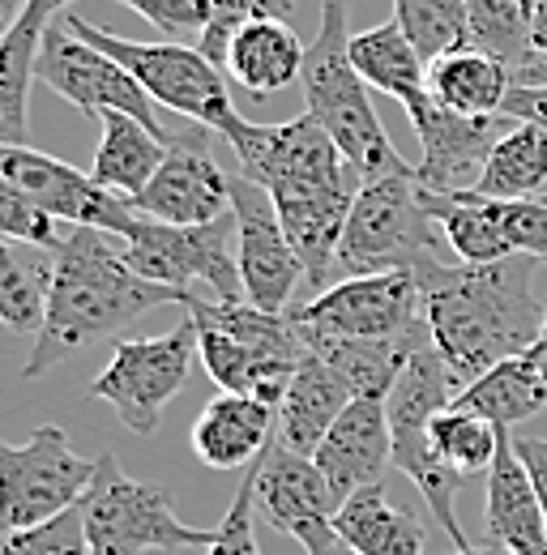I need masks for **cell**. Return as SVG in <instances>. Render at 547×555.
Listing matches in <instances>:
<instances>
[{"label": "cell", "instance_id": "obj_39", "mask_svg": "<svg viewBox=\"0 0 547 555\" xmlns=\"http://www.w3.org/2000/svg\"><path fill=\"white\" fill-rule=\"evenodd\" d=\"M253 470L244 475V483L236 491V500H231V508H227V517L218 521V539H214V547L205 555H262L257 547V534H253Z\"/></svg>", "mask_w": 547, "mask_h": 555}, {"label": "cell", "instance_id": "obj_11", "mask_svg": "<svg viewBox=\"0 0 547 555\" xmlns=\"http://www.w3.org/2000/svg\"><path fill=\"white\" fill-rule=\"evenodd\" d=\"M193 359H198V325L185 317L171 334L116 343L90 393L107 402L133 436H154L171 398L189 385Z\"/></svg>", "mask_w": 547, "mask_h": 555}, {"label": "cell", "instance_id": "obj_38", "mask_svg": "<svg viewBox=\"0 0 547 555\" xmlns=\"http://www.w3.org/2000/svg\"><path fill=\"white\" fill-rule=\"evenodd\" d=\"M141 13L150 26L167 35V43H202L205 26L214 17V0H116Z\"/></svg>", "mask_w": 547, "mask_h": 555}, {"label": "cell", "instance_id": "obj_16", "mask_svg": "<svg viewBox=\"0 0 547 555\" xmlns=\"http://www.w3.org/2000/svg\"><path fill=\"white\" fill-rule=\"evenodd\" d=\"M0 176L68 227H103L112 235H125L137 222V209L125 197L107 193L90 171H77L35 145H0Z\"/></svg>", "mask_w": 547, "mask_h": 555}, {"label": "cell", "instance_id": "obj_19", "mask_svg": "<svg viewBox=\"0 0 547 555\" xmlns=\"http://www.w3.org/2000/svg\"><path fill=\"white\" fill-rule=\"evenodd\" d=\"M313 457L326 470L339 500L381 483L385 470L394 466V436H390L385 398H355L339 415V423L326 431V440L317 444Z\"/></svg>", "mask_w": 547, "mask_h": 555}, {"label": "cell", "instance_id": "obj_5", "mask_svg": "<svg viewBox=\"0 0 547 555\" xmlns=\"http://www.w3.org/2000/svg\"><path fill=\"white\" fill-rule=\"evenodd\" d=\"M462 393V385L454 380V372L445 367V359L436 354V347H419L410 354V363L403 367L398 385L385 398V415H390V436H394V466L407 475L410 483L419 487V495L428 500L432 517L441 521V530L454 539V547H471L467 530L458 526V508L454 495L462 475H454L436 449H432V418L454 406V398Z\"/></svg>", "mask_w": 547, "mask_h": 555}, {"label": "cell", "instance_id": "obj_10", "mask_svg": "<svg viewBox=\"0 0 547 555\" xmlns=\"http://www.w3.org/2000/svg\"><path fill=\"white\" fill-rule=\"evenodd\" d=\"M90 457L73 453L61 427H39L26 444L0 440V534L35 530L81 504L94 483Z\"/></svg>", "mask_w": 547, "mask_h": 555}, {"label": "cell", "instance_id": "obj_18", "mask_svg": "<svg viewBox=\"0 0 547 555\" xmlns=\"http://www.w3.org/2000/svg\"><path fill=\"white\" fill-rule=\"evenodd\" d=\"M249 470H253V513L278 534L295 539L313 521H334V513L342 508V500L334 495L326 470L317 466V457L295 453L278 440Z\"/></svg>", "mask_w": 547, "mask_h": 555}, {"label": "cell", "instance_id": "obj_8", "mask_svg": "<svg viewBox=\"0 0 547 555\" xmlns=\"http://www.w3.org/2000/svg\"><path fill=\"white\" fill-rule=\"evenodd\" d=\"M65 26L77 39H86L99 52H107L112 61H120L163 112H176L180 120L202 125L209 133H222V125L236 116L227 73L218 69L202 48H193V43H137V39H125L116 30L90 26L73 13H68Z\"/></svg>", "mask_w": 547, "mask_h": 555}, {"label": "cell", "instance_id": "obj_15", "mask_svg": "<svg viewBox=\"0 0 547 555\" xmlns=\"http://www.w3.org/2000/svg\"><path fill=\"white\" fill-rule=\"evenodd\" d=\"M205 138H209V129L202 125H185L167 138L163 167L141 189V197L129 202L141 218L198 227V222H214V218L231 214V176L218 167Z\"/></svg>", "mask_w": 547, "mask_h": 555}, {"label": "cell", "instance_id": "obj_6", "mask_svg": "<svg viewBox=\"0 0 547 555\" xmlns=\"http://www.w3.org/2000/svg\"><path fill=\"white\" fill-rule=\"evenodd\" d=\"M441 248H445V235L423 206V189L415 171L364 180L342 231L339 278L390 274V270L419 274L445 261Z\"/></svg>", "mask_w": 547, "mask_h": 555}, {"label": "cell", "instance_id": "obj_48", "mask_svg": "<svg viewBox=\"0 0 547 555\" xmlns=\"http://www.w3.org/2000/svg\"><path fill=\"white\" fill-rule=\"evenodd\" d=\"M9 30H13V26H9V22H4V17H0V39H4V35H9Z\"/></svg>", "mask_w": 547, "mask_h": 555}, {"label": "cell", "instance_id": "obj_25", "mask_svg": "<svg viewBox=\"0 0 547 555\" xmlns=\"http://www.w3.org/2000/svg\"><path fill=\"white\" fill-rule=\"evenodd\" d=\"M454 406L487 418L500 431H518L526 418H535L547 406V380H544L539 350L500 359L496 367H487L479 380H471L454 398Z\"/></svg>", "mask_w": 547, "mask_h": 555}, {"label": "cell", "instance_id": "obj_44", "mask_svg": "<svg viewBox=\"0 0 547 555\" xmlns=\"http://www.w3.org/2000/svg\"><path fill=\"white\" fill-rule=\"evenodd\" d=\"M26 4H30L35 13H43L48 22H56V13H65L68 4H73V0H26Z\"/></svg>", "mask_w": 547, "mask_h": 555}, {"label": "cell", "instance_id": "obj_36", "mask_svg": "<svg viewBox=\"0 0 547 555\" xmlns=\"http://www.w3.org/2000/svg\"><path fill=\"white\" fill-rule=\"evenodd\" d=\"M0 555H90L81 504L52 517V521H43V526H35V530L0 534Z\"/></svg>", "mask_w": 547, "mask_h": 555}, {"label": "cell", "instance_id": "obj_43", "mask_svg": "<svg viewBox=\"0 0 547 555\" xmlns=\"http://www.w3.org/2000/svg\"><path fill=\"white\" fill-rule=\"evenodd\" d=\"M513 86H547V61H535L522 73H513Z\"/></svg>", "mask_w": 547, "mask_h": 555}, {"label": "cell", "instance_id": "obj_49", "mask_svg": "<svg viewBox=\"0 0 547 555\" xmlns=\"http://www.w3.org/2000/svg\"><path fill=\"white\" fill-rule=\"evenodd\" d=\"M539 347H547V312H544V338H539Z\"/></svg>", "mask_w": 547, "mask_h": 555}, {"label": "cell", "instance_id": "obj_31", "mask_svg": "<svg viewBox=\"0 0 547 555\" xmlns=\"http://www.w3.org/2000/svg\"><path fill=\"white\" fill-rule=\"evenodd\" d=\"M547 189V129L539 125H513L496 141L492 158L483 163L471 197L487 202H526Z\"/></svg>", "mask_w": 547, "mask_h": 555}, {"label": "cell", "instance_id": "obj_40", "mask_svg": "<svg viewBox=\"0 0 547 555\" xmlns=\"http://www.w3.org/2000/svg\"><path fill=\"white\" fill-rule=\"evenodd\" d=\"M500 112L513 116V120H522V125L547 129V86H513Z\"/></svg>", "mask_w": 547, "mask_h": 555}, {"label": "cell", "instance_id": "obj_32", "mask_svg": "<svg viewBox=\"0 0 547 555\" xmlns=\"http://www.w3.org/2000/svg\"><path fill=\"white\" fill-rule=\"evenodd\" d=\"M531 22L535 0H467V43L496 56L513 73L539 61L531 43Z\"/></svg>", "mask_w": 547, "mask_h": 555}, {"label": "cell", "instance_id": "obj_46", "mask_svg": "<svg viewBox=\"0 0 547 555\" xmlns=\"http://www.w3.org/2000/svg\"><path fill=\"white\" fill-rule=\"evenodd\" d=\"M454 555H513V552H509V547H500V543H492V539H487V543H479V547H475V543H471V547H458V552H454Z\"/></svg>", "mask_w": 547, "mask_h": 555}, {"label": "cell", "instance_id": "obj_26", "mask_svg": "<svg viewBox=\"0 0 547 555\" xmlns=\"http://www.w3.org/2000/svg\"><path fill=\"white\" fill-rule=\"evenodd\" d=\"M334 530L359 555H423L428 547V530L419 526V517L394 504L381 483L346 495L334 513Z\"/></svg>", "mask_w": 547, "mask_h": 555}, {"label": "cell", "instance_id": "obj_29", "mask_svg": "<svg viewBox=\"0 0 547 555\" xmlns=\"http://www.w3.org/2000/svg\"><path fill=\"white\" fill-rule=\"evenodd\" d=\"M56 274V248L0 235V325L9 334H39Z\"/></svg>", "mask_w": 547, "mask_h": 555}, {"label": "cell", "instance_id": "obj_35", "mask_svg": "<svg viewBox=\"0 0 547 555\" xmlns=\"http://www.w3.org/2000/svg\"><path fill=\"white\" fill-rule=\"evenodd\" d=\"M262 17H282V22H291V17H295V0H214V17H209V26H205L198 48L222 69L236 30L249 26V22H262Z\"/></svg>", "mask_w": 547, "mask_h": 555}, {"label": "cell", "instance_id": "obj_7", "mask_svg": "<svg viewBox=\"0 0 547 555\" xmlns=\"http://www.w3.org/2000/svg\"><path fill=\"white\" fill-rule=\"evenodd\" d=\"M94 483L81 495L86 547L90 555H145V552H209L218 530L180 521L171 495L158 483H137L112 453L94 457Z\"/></svg>", "mask_w": 547, "mask_h": 555}, {"label": "cell", "instance_id": "obj_13", "mask_svg": "<svg viewBox=\"0 0 547 555\" xmlns=\"http://www.w3.org/2000/svg\"><path fill=\"white\" fill-rule=\"evenodd\" d=\"M308 330L342 338H410L423 334V291L410 270L339 278L308 304L291 308Z\"/></svg>", "mask_w": 547, "mask_h": 555}, {"label": "cell", "instance_id": "obj_41", "mask_svg": "<svg viewBox=\"0 0 547 555\" xmlns=\"http://www.w3.org/2000/svg\"><path fill=\"white\" fill-rule=\"evenodd\" d=\"M509 436H513V453H518L522 466L531 470V483L539 491L544 513H547V440L544 436H522V431H509Z\"/></svg>", "mask_w": 547, "mask_h": 555}, {"label": "cell", "instance_id": "obj_17", "mask_svg": "<svg viewBox=\"0 0 547 555\" xmlns=\"http://www.w3.org/2000/svg\"><path fill=\"white\" fill-rule=\"evenodd\" d=\"M231 209H236V261H240L244 299L266 312H287L304 278V261L282 231L270 193L257 189L249 176H231Z\"/></svg>", "mask_w": 547, "mask_h": 555}, {"label": "cell", "instance_id": "obj_37", "mask_svg": "<svg viewBox=\"0 0 547 555\" xmlns=\"http://www.w3.org/2000/svg\"><path fill=\"white\" fill-rule=\"evenodd\" d=\"M0 235L22 240V244H39V248H61L65 235L56 227V218L48 209H39L13 180L0 176Z\"/></svg>", "mask_w": 547, "mask_h": 555}, {"label": "cell", "instance_id": "obj_21", "mask_svg": "<svg viewBox=\"0 0 547 555\" xmlns=\"http://www.w3.org/2000/svg\"><path fill=\"white\" fill-rule=\"evenodd\" d=\"M278 411L253 393H218L193 423V453L209 470H249L270 449Z\"/></svg>", "mask_w": 547, "mask_h": 555}, {"label": "cell", "instance_id": "obj_23", "mask_svg": "<svg viewBox=\"0 0 547 555\" xmlns=\"http://www.w3.org/2000/svg\"><path fill=\"white\" fill-rule=\"evenodd\" d=\"M304 56H308V43L291 30V22L262 17V22H249L236 30L222 73L240 90L266 99V94H278L304 77Z\"/></svg>", "mask_w": 547, "mask_h": 555}, {"label": "cell", "instance_id": "obj_4", "mask_svg": "<svg viewBox=\"0 0 547 555\" xmlns=\"http://www.w3.org/2000/svg\"><path fill=\"white\" fill-rule=\"evenodd\" d=\"M300 86H304L308 116L334 138L342 158L364 180L415 171L394 150L385 125L377 120L368 81L351 65V0H321V26H317V39L308 43Z\"/></svg>", "mask_w": 547, "mask_h": 555}, {"label": "cell", "instance_id": "obj_27", "mask_svg": "<svg viewBox=\"0 0 547 555\" xmlns=\"http://www.w3.org/2000/svg\"><path fill=\"white\" fill-rule=\"evenodd\" d=\"M99 120H103V138H99V150H94L90 176L107 193L133 202V197H141V189L154 180V171L163 167L167 141L158 138L154 129H145L129 112H103Z\"/></svg>", "mask_w": 547, "mask_h": 555}, {"label": "cell", "instance_id": "obj_22", "mask_svg": "<svg viewBox=\"0 0 547 555\" xmlns=\"http://www.w3.org/2000/svg\"><path fill=\"white\" fill-rule=\"evenodd\" d=\"M300 330H304L308 350L339 372V380L351 389V398H390V389L398 385L410 354L432 343L428 330L410 334V338H342V334L308 330L304 321H300Z\"/></svg>", "mask_w": 547, "mask_h": 555}, {"label": "cell", "instance_id": "obj_20", "mask_svg": "<svg viewBox=\"0 0 547 555\" xmlns=\"http://www.w3.org/2000/svg\"><path fill=\"white\" fill-rule=\"evenodd\" d=\"M487 539L509 547L513 555H547V513L531 470L513 453V436L500 431L496 462L487 470V500H483Z\"/></svg>", "mask_w": 547, "mask_h": 555}, {"label": "cell", "instance_id": "obj_12", "mask_svg": "<svg viewBox=\"0 0 547 555\" xmlns=\"http://www.w3.org/2000/svg\"><path fill=\"white\" fill-rule=\"evenodd\" d=\"M35 81L52 86L65 103H73L81 116H103V112H129L145 129H154L167 141L176 129L163 125V107L137 86V77L120 61H112L107 52H99L94 43L77 39L65 22H52L43 30L39 43V61H35Z\"/></svg>", "mask_w": 547, "mask_h": 555}, {"label": "cell", "instance_id": "obj_14", "mask_svg": "<svg viewBox=\"0 0 547 555\" xmlns=\"http://www.w3.org/2000/svg\"><path fill=\"white\" fill-rule=\"evenodd\" d=\"M403 112L410 116V129H415L419 150H423L419 163H415V180L428 193H441V197L471 193L483 163L496 150V141L518 125L505 112H496V116H458V112L441 107L432 94L415 99Z\"/></svg>", "mask_w": 547, "mask_h": 555}, {"label": "cell", "instance_id": "obj_1", "mask_svg": "<svg viewBox=\"0 0 547 555\" xmlns=\"http://www.w3.org/2000/svg\"><path fill=\"white\" fill-rule=\"evenodd\" d=\"M218 138L231 145L240 176L270 193L291 248L313 286L339 282V244L364 176L342 158L334 138L304 112L287 125H253L240 112Z\"/></svg>", "mask_w": 547, "mask_h": 555}, {"label": "cell", "instance_id": "obj_33", "mask_svg": "<svg viewBox=\"0 0 547 555\" xmlns=\"http://www.w3.org/2000/svg\"><path fill=\"white\" fill-rule=\"evenodd\" d=\"M428 436H432L436 457L462 479L487 475L492 462H496V449H500V427H492L487 418L471 415V411H458V406H449V411L432 418Z\"/></svg>", "mask_w": 547, "mask_h": 555}, {"label": "cell", "instance_id": "obj_42", "mask_svg": "<svg viewBox=\"0 0 547 555\" xmlns=\"http://www.w3.org/2000/svg\"><path fill=\"white\" fill-rule=\"evenodd\" d=\"M531 43H535V56L547 61V0H535V22H531Z\"/></svg>", "mask_w": 547, "mask_h": 555}, {"label": "cell", "instance_id": "obj_2", "mask_svg": "<svg viewBox=\"0 0 547 555\" xmlns=\"http://www.w3.org/2000/svg\"><path fill=\"white\" fill-rule=\"evenodd\" d=\"M539 266V257L518 253L492 266L436 261L415 274L432 347L462 389L500 359L539 347L547 312V304L535 295Z\"/></svg>", "mask_w": 547, "mask_h": 555}, {"label": "cell", "instance_id": "obj_28", "mask_svg": "<svg viewBox=\"0 0 547 555\" xmlns=\"http://www.w3.org/2000/svg\"><path fill=\"white\" fill-rule=\"evenodd\" d=\"M513 90V69L479 48H458L428 61V94L458 116H496Z\"/></svg>", "mask_w": 547, "mask_h": 555}, {"label": "cell", "instance_id": "obj_47", "mask_svg": "<svg viewBox=\"0 0 547 555\" xmlns=\"http://www.w3.org/2000/svg\"><path fill=\"white\" fill-rule=\"evenodd\" d=\"M539 350V363H544V380H547V347H535Z\"/></svg>", "mask_w": 547, "mask_h": 555}, {"label": "cell", "instance_id": "obj_30", "mask_svg": "<svg viewBox=\"0 0 547 555\" xmlns=\"http://www.w3.org/2000/svg\"><path fill=\"white\" fill-rule=\"evenodd\" d=\"M351 65L368 81V90H381L403 107L428 94V61L415 52L398 22H381L372 30L351 35Z\"/></svg>", "mask_w": 547, "mask_h": 555}, {"label": "cell", "instance_id": "obj_9", "mask_svg": "<svg viewBox=\"0 0 547 555\" xmlns=\"http://www.w3.org/2000/svg\"><path fill=\"white\" fill-rule=\"evenodd\" d=\"M120 240H125L129 266L150 282L193 291V295L198 286H209L214 299H244L240 261H236V209L198 227L154 222L137 214V222Z\"/></svg>", "mask_w": 547, "mask_h": 555}, {"label": "cell", "instance_id": "obj_3", "mask_svg": "<svg viewBox=\"0 0 547 555\" xmlns=\"http://www.w3.org/2000/svg\"><path fill=\"white\" fill-rule=\"evenodd\" d=\"M193 291H176L150 282L129 266L125 240L103 227H68L65 244L56 248V274L48 295L43 330L35 334V350L22 367V380H35L65 363L68 354L125 330L163 304H185Z\"/></svg>", "mask_w": 547, "mask_h": 555}, {"label": "cell", "instance_id": "obj_24", "mask_svg": "<svg viewBox=\"0 0 547 555\" xmlns=\"http://www.w3.org/2000/svg\"><path fill=\"white\" fill-rule=\"evenodd\" d=\"M351 389L339 380V372L317 359L308 350V359L295 367L282 402H278V427H274V440L295 449V453H317V444L326 440V431L339 423V415L351 406Z\"/></svg>", "mask_w": 547, "mask_h": 555}, {"label": "cell", "instance_id": "obj_34", "mask_svg": "<svg viewBox=\"0 0 547 555\" xmlns=\"http://www.w3.org/2000/svg\"><path fill=\"white\" fill-rule=\"evenodd\" d=\"M394 22L407 30L415 52L436 61L467 43V0H394Z\"/></svg>", "mask_w": 547, "mask_h": 555}, {"label": "cell", "instance_id": "obj_45", "mask_svg": "<svg viewBox=\"0 0 547 555\" xmlns=\"http://www.w3.org/2000/svg\"><path fill=\"white\" fill-rule=\"evenodd\" d=\"M304 555H359V552H355V547H351L342 534H334L326 547H317V552H304Z\"/></svg>", "mask_w": 547, "mask_h": 555}]
</instances>
